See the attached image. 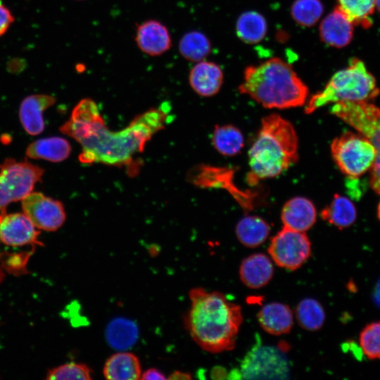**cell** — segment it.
I'll use <instances>...</instances> for the list:
<instances>
[{"label": "cell", "instance_id": "6da1fadb", "mask_svg": "<svg viewBox=\"0 0 380 380\" xmlns=\"http://www.w3.org/2000/svg\"><path fill=\"white\" fill-rule=\"evenodd\" d=\"M166 110L164 106L153 108L136 116L125 128L110 131L96 103L85 98L75 106L60 130L82 146L81 163L122 166L142 152L152 137L163 129L169 118Z\"/></svg>", "mask_w": 380, "mask_h": 380}, {"label": "cell", "instance_id": "7a4b0ae2", "mask_svg": "<svg viewBox=\"0 0 380 380\" xmlns=\"http://www.w3.org/2000/svg\"><path fill=\"white\" fill-rule=\"evenodd\" d=\"M184 318L186 329L204 350L217 353L234 348L243 322L241 308L222 293L194 288Z\"/></svg>", "mask_w": 380, "mask_h": 380}, {"label": "cell", "instance_id": "3957f363", "mask_svg": "<svg viewBox=\"0 0 380 380\" xmlns=\"http://www.w3.org/2000/svg\"><path fill=\"white\" fill-rule=\"evenodd\" d=\"M298 137L292 124L277 114L265 117L248 151V182L275 177L298 160Z\"/></svg>", "mask_w": 380, "mask_h": 380}, {"label": "cell", "instance_id": "277c9868", "mask_svg": "<svg viewBox=\"0 0 380 380\" xmlns=\"http://www.w3.org/2000/svg\"><path fill=\"white\" fill-rule=\"evenodd\" d=\"M239 89L267 108L299 107L308 96V87L292 67L278 58L247 67Z\"/></svg>", "mask_w": 380, "mask_h": 380}, {"label": "cell", "instance_id": "5b68a950", "mask_svg": "<svg viewBox=\"0 0 380 380\" xmlns=\"http://www.w3.org/2000/svg\"><path fill=\"white\" fill-rule=\"evenodd\" d=\"M379 93L374 77L363 62L353 58L347 68L332 76L321 91L310 97L305 113L310 114L324 106L339 101H370Z\"/></svg>", "mask_w": 380, "mask_h": 380}, {"label": "cell", "instance_id": "8992f818", "mask_svg": "<svg viewBox=\"0 0 380 380\" xmlns=\"http://www.w3.org/2000/svg\"><path fill=\"white\" fill-rule=\"evenodd\" d=\"M330 112L365 136L374 145L376 156L369 170V184L380 195V108L369 101H339L333 104Z\"/></svg>", "mask_w": 380, "mask_h": 380}, {"label": "cell", "instance_id": "52a82bcc", "mask_svg": "<svg viewBox=\"0 0 380 380\" xmlns=\"http://www.w3.org/2000/svg\"><path fill=\"white\" fill-rule=\"evenodd\" d=\"M332 158L340 170L348 177L356 179L372 167L376 151L363 134L346 132L334 139L331 144Z\"/></svg>", "mask_w": 380, "mask_h": 380}, {"label": "cell", "instance_id": "ba28073f", "mask_svg": "<svg viewBox=\"0 0 380 380\" xmlns=\"http://www.w3.org/2000/svg\"><path fill=\"white\" fill-rule=\"evenodd\" d=\"M44 170L29 161L6 159L0 165V219L8 205L22 201L42 181Z\"/></svg>", "mask_w": 380, "mask_h": 380}, {"label": "cell", "instance_id": "9c48e42d", "mask_svg": "<svg viewBox=\"0 0 380 380\" xmlns=\"http://www.w3.org/2000/svg\"><path fill=\"white\" fill-rule=\"evenodd\" d=\"M281 352L258 342L241 362V379H286L289 363Z\"/></svg>", "mask_w": 380, "mask_h": 380}, {"label": "cell", "instance_id": "30bf717a", "mask_svg": "<svg viewBox=\"0 0 380 380\" xmlns=\"http://www.w3.org/2000/svg\"><path fill=\"white\" fill-rule=\"evenodd\" d=\"M268 253L272 260L279 267L295 270L310 258L311 243L305 232L284 227L272 239Z\"/></svg>", "mask_w": 380, "mask_h": 380}, {"label": "cell", "instance_id": "8fae6325", "mask_svg": "<svg viewBox=\"0 0 380 380\" xmlns=\"http://www.w3.org/2000/svg\"><path fill=\"white\" fill-rule=\"evenodd\" d=\"M22 209L39 229L58 230L66 218L63 203L40 192H32L22 200Z\"/></svg>", "mask_w": 380, "mask_h": 380}, {"label": "cell", "instance_id": "7c38bea8", "mask_svg": "<svg viewBox=\"0 0 380 380\" xmlns=\"http://www.w3.org/2000/svg\"><path fill=\"white\" fill-rule=\"evenodd\" d=\"M37 229L24 213L6 214L0 219V240L11 246L34 243L39 234Z\"/></svg>", "mask_w": 380, "mask_h": 380}, {"label": "cell", "instance_id": "4fadbf2b", "mask_svg": "<svg viewBox=\"0 0 380 380\" xmlns=\"http://www.w3.org/2000/svg\"><path fill=\"white\" fill-rule=\"evenodd\" d=\"M135 42L138 48L151 56H158L172 46V39L167 27L156 20H148L137 29Z\"/></svg>", "mask_w": 380, "mask_h": 380}, {"label": "cell", "instance_id": "5bb4252c", "mask_svg": "<svg viewBox=\"0 0 380 380\" xmlns=\"http://www.w3.org/2000/svg\"><path fill=\"white\" fill-rule=\"evenodd\" d=\"M56 102L49 94H32L20 103L19 118L23 127L30 135H38L44 129L43 113Z\"/></svg>", "mask_w": 380, "mask_h": 380}, {"label": "cell", "instance_id": "9a60e30c", "mask_svg": "<svg viewBox=\"0 0 380 380\" xmlns=\"http://www.w3.org/2000/svg\"><path fill=\"white\" fill-rule=\"evenodd\" d=\"M316 208L312 202L301 196L291 198L284 205L281 219L284 227L294 231L305 232L315 223Z\"/></svg>", "mask_w": 380, "mask_h": 380}, {"label": "cell", "instance_id": "2e32d148", "mask_svg": "<svg viewBox=\"0 0 380 380\" xmlns=\"http://www.w3.org/2000/svg\"><path fill=\"white\" fill-rule=\"evenodd\" d=\"M189 82L197 94L204 97L213 96L222 87L223 72L215 63L201 61L191 69Z\"/></svg>", "mask_w": 380, "mask_h": 380}, {"label": "cell", "instance_id": "e0dca14e", "mask_svg": "<svg viewBox=\"0 0 380 380\" xmlns=\"http://www.w3.org/2000/svg\"><path fill=\"white\" fill-rule=\"evenodd\" d=\"M353 24L336 6L326 16L319 26L322 40L327 44L341 48L350 43L353 37Z\"/></svg>", "mask_w": 380, "mask_h": 380}, {"label": "cell", "instance_id": "ac0fdd59", "mask_svg": "<svg viewBox=\"0 0 380 380\" xmlns=\"http://www.w3.org/2000/svg\"><path fill=\"white\" fill-rule=\"evenodd\" d=\"M274 274L272 260L263 253H255L243 259L239 268L241 281L251 289L267 284Z\"/></svg>", "mask_w": 380, "mask_h": 380}, {"label": "cell", "instance_id": "d6986e66", "mask_svg": "<svg viewBox=\"0 0 380 380\" xmlns=\"http://www.w3.org/2000/svg\"><path fill=\"white\" fill-rule=\"evenodd\" d=\"M260 327L272 335L289 333L293 324V315L289 305L272 302L265 305L258 314Z\"/></svg>", "mask_w": 380, "mask_h": 380}, {"label": "cell", "instance_id": "ffe728a7", "mask_svg": "<svg viewBox=\"0 0 380 380\" xmlns=\"http://www.w3.org/2000/svg\"><path fill=\"white\" fill-rule=\"evenodd\" d=\"M141 374L138 357L129 352L113 354L106 360L103 368L104 377L109 380H138Z\"/></svg>", "mask_w": 380, "mask_h": 380}, {"label": "cell", "instance_id": "44dd1931", "mask_svg": "<svg viewBox=\"0 0 380 380\" xmlns=\"http://www.w3.org/2000/svg\"><path fill=\"white\" fill-rule=\"evenodd\" d=\"M71 153L68 141L60 137H51L37 139L32 142L26 149V155L32 159H42L58 163L67 159Z\"/></svg>", "mask_w": 380, "mask_h": 380}, {"label": "cell", "instance_id": "7402d4cb", "mask_svg": "<svg viewBox=\"0 0 380 380\" xmlns=\"http://www.w3.org/2000/svg\"><path fill=\"white\" fill-rule=\"evenodd\" d=\"M270 231L268 223L255 215L242 217L236 227L237 239L243 246L249 248H255L262 244L267 239Z\"/></svg>", "mask_w": 380, "mask_h": 380}, {"label": "cell", "instance_id": "603a6c76", "mask_svg": "<svg viewBox=\"0 0 380 380\" xmlns=\"http://www.w3.org/2000/svg\"><path fill=\"white\" fill-rule=\"evenodd\" d=\"M321 217L331 225L338 229H345L354 223L357 211L350 200L335 194L330 203L322 210Z\"/></svg>", "mask_w": 380, "mask_h": 380}, {"label": "cell", "instance_id": "cb8c5ba5", "mask_svg": "<svg viewBox=\"0 0 380 380\" xmlns=\"http://www.w3.org/2000/svg\"><path fill=\"white\" fill-rule=\"evenodd\" d=\"M214 148L224 156L239 154L244 145L241 132L232 125H217L212 136Z\"/></svg>", "mask_w": 380, "mask_h": 380}, {"label": "cell", "instance_id": "d4e9b609", "mask_svg": "<svg viewBox=\"0 0 380 380\" xmlns=\"http://www.w3.org/2000/svg\"><path fill=\"white\" fill-rule=\"evenodd\" d=\"M236 30L237 36L243 42L255 44L265 37L267 32V23L259 13L247 11L238 18Z\"/></svg>", "mask_w": 380, "mask_h": 380}, {"label": "cell", "instance_id": "484cf974", "mask_svg": "<svg viewBox=\"0 0 380 380\" xmlns=\"http://www.w3.org/2000/svg\"><path fill=\"white\" fill-rule=\"evenodd\" d=\"M108 343L116 349L124 350L132 346L138 338V328L134 322L125 318L112 320L106 329Z\"/></svg>", "mask_w": 380, "mask_h": 380}, {"label": "cell", "instance_id": "4316f807", "mask_svg": "<svg viewBox=\"0 0 380 380\" xmlns=\"http://www.w3.org/2000/svg\"><path fill=\"white\" fill-rule=\"evenodd\" d=\"M178 49L181 56L187 61L199 62L205 58L211 50L208 38L199 31H189L180 39Z\"/></svg>", "mask_w": 380, "mask_h": 380}, {"label": "cell", "instance_id": "83f0119b", "mask_svg": "<svg viewBox=\"0 0 380 380\" xmlns=\"http://www.w3.org/2000/svg\"><path fill=\"white\" fill-rule=\"evenodd\" d=\"M296 317L303 329L314 331L322 328L326 317L322 305L315 299L308 298L297 305Z\"/></svg>", "mask_w": 380, "mask_h": 380}, {"label": "cell", "instance_id": "f1b7e54d", "mask_svg": "<svg viewBox=\"0 0 380 380\" xmlns=\"http://www.w3.org/2000/svg\"><path fill=\"white\" fill-rule=\"evenodd\" d=\"M376 0H338L339 9L353 25L368 28L372 25L370 15L373 13Z\"/></svg>", "mask_w": 380, "mask_h": 380}, {"label": "cell", "instance_id": "f546056e", "mask_svg": "<svg viewBox=\"0 0 380 380\" xmlns=\"http://www.w3.org/2000/svg\"><path fill=\"white\" fill-rule=\"evenodd\" d=\"M322 13L323 6L319 0H296L291 6L293 19L303 27L314 25Z\"/></svg>", "mask_w": 380, "mask_h": 380}, {"label": "cell", "instance_id": "4dcf8cb0", "mask_svg": "<svg viewBox=\"0 0 380 380\" xmlns=\"http://www.w3.org/2000/svg\"><path fill=\"white\" fill-rule=\"evenodd\" d=\"M93 372L91 369L84 363H66L48 371L46 379H91Z\"/></svg>", "mask_w": 380, "mask_h": 380}, {"label": "cell", "instance_id": "1f68e13d", "mask_svg": "<svg viewBox=\"0 0 380 380\" xmlns=\"http://www.w3.org/2000/svg\"><path fill=\"white\" fill-rule=\"evenodd\" d=\"M360 346L365 355L370 360L380 358V322L367 324L360 332Z\"/></svg>", "mask_w": 380, "mask_h": 380}, {"label": "cell", "instance_id": "d6a6232c", "mask_svg": "<svg viewBox=\"0 0 380 380\" xmlns=\"http://www.w3.org/2000/svg\"><path fill=\"white\" fill-rule=\"evenodd\" d=\"M14 20L11 11L2 3L0 4V37L7 32Z\"/></svg>", "mask_w": 380, "mask_h": 380}, {"label": "cell", "instance_id": "836d02e7", "mask_svg": "<svg viewBox=\"0 0 380 380\" xmlns=\"http://www.w3.org/2000/svg\"><path fill=\"white\" fill-rule=\"evenodd\" d=\"M165 375L156 368H150L141 374V379H166Z\"/></svg>", "mask_w": 380, "mask_h": 380}, {"label": "cell", "instance_id": "e575fe53", "mask_svg": "<svg viewBox=\"0 0 380 380\" xmlns=\"http://www.w3.org/2000/svg\"><path fill=\"white\" fill-rule=\"evenodd\" d=\"M168 378L171 379H191V376L186 372L175 371Z\"/></svg>", "mask_w": 380, "mask_h": 380}, {"label": "cell", "instance_id": "d590c367", "mask_svg": "<svg viewBox=\"0 0 380 380\" xmlns=\"http://www.w3.org/2000/svg\"><path fill=\"white\" fill-rule=\"evenodd\" d=\"M211 374L214 379H222L225 377L226 372L223 368L217 367L213 369Z\"/></svg>", "mask_w": 380, "mask_h": 380}, {"label": "cell", "instance_id": "8d00e7d4", "mask_svg": "<svg viewBox=\"0 0 380 380\" xmlns=\"http://www.w3.org/2000/svg\"><path fill=\"white\" fill-rule=\"evenodd\" d=\"M374 299L376 305L380 308V280H379L374 289Z\"/></svg>", "mask_w": 380, "mask_h": 380}, {"label": "cell", "instance_id": "74e56055", "mask_svg": "<svg viewBox=\"0 0 380 380\" xmlns=\"http://www.w3.org/2000/svg\"><path fill=\"white\" fill-rule=\"evenodd\" d=\"M377 215H378V217H379V219L380 220V202H379V205H378Z\"/></svg>", "mask_w": 380, "mask_h": 380}, {"label": "cell", "instance_id": "f35d334b", "mask_svg": "<svg viewBox=\"0 0 380 380\" xmlns=\"http://www.w3.org/2000/svg\"><path fill=\"white\" fill-rule=\"evenodd\" d=\"M376 5L377 6L379 11H380V0H376Z\"/></svg>", "mask_w": 380, "mask_h": 380}, {"label": "cell", "instance_id": "ab89813d", "mask_svg": "<svg viewBox=\"0 0 380 380\" xmlns=\"http://www.w3.org/2000/svg\"><path fill=\"white\" fill-rule=\"evenodd\" d=\"M1 3H2V1H1V0H0V4H1Z\"/></svg>", "mask_w": 380, "mask_h": 380}, {"label": "cell", "instance_id": "60d3db41", "mask_svg": "<svg viewBox=\"0 0 380 380\" xmlns=\"http://www.w3.org/2000/svg\"><path fill=\"white\" fill-rule=\"evenodd\" d=\"M80 1H82V0H80Z\"/></svg>", "mask_w": 380, "mask_h": 380}]
</instances>
